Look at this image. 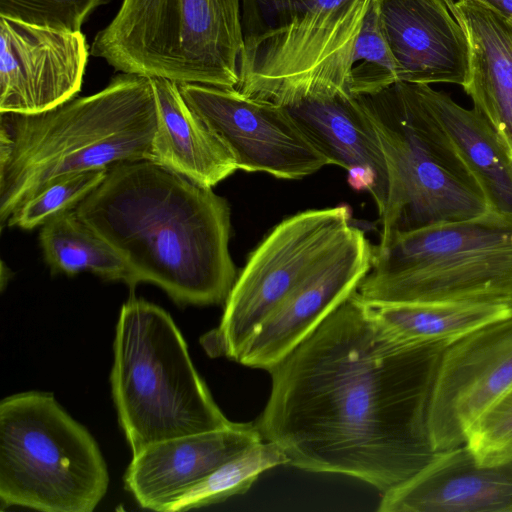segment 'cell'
I'll use <instances>...</instances> for the list:
<instances>
[{"mask_svg":"<svg viewBox=\"0 0 512 512\" xmlns=\"http://www.w3.org/2000/svg\"><path fill=\"white\" fill-rule=\"evenodd\" d=\"M447 346L395 338L355 291L267 370L271 392L255 420L263 440L289 466L397 488L438 453L429 411Z\"/></svg>","mask_w":512,"mask_h":512,"instance_id":"cell-1","label":"cell"},{"mask_svg":"<svg viewBox=\"0 0 512 512\" xmlns=\"http://www.w3.org/2000/svg\"><path fill=\"white\" fill-rule=\"evenodd\" d=\"M75 211L138 283L159 286L179 305L225 303L237 279L231 210L212 188L150 160L122 162Z\"/></svg>","mask_w":512,"mask_h":512,"instance_id":"cell-2","label":"cell"},{"mask_svg":"<svg viewBox=\"0 0 512 512\" xmlns=\"http://www.w3.org/2000/svg\"><path fill=\"white\" fill-rule=\"evenodd\" d=\"M152 78L122 73L101 91L35 113H0V223L64 175L152 160Z\"/></svg>","mask_w":512,"mask_h":512,"instance_id":"cell-3","label":"cell"},{"mask_svg":"<svg viewBox=\"0 0 512 512\" xmlns=\"http://www.w3.org/2000/svg\"><path fill=\"white\" fill-rule=\"evenodd\" d=\"M240 1L244 49L237 90L282 106L352 94L354 49L374 0Z\"/></svg>","mask_w":512,"mask_h":512,"instance_id":"cell-4","label":"cell"},{"mask_svg":"<svg viewBox=\"0 0 512 512\" xmlns=\"http://www.w3.org/2000/svg\"><path fill=\"white\" fill-rule=\"evenodd\" d=\"M113 350L112 395L133 455L158 442L232 423L163 308L131 296L121 307Z\"/></svg>","mask_w":512,"mask_h":512,"instance_id":"cell-5","label":"cell"},{"mask_svg":"<svg viewBox=\"0 0 512 512\" xmlns=\"http://www.w3.org/2000/svg\"><path fill=\"white\" fill-rule=\"evenodd\" d=\"M356 293L367 304L512 307V217L488 211L379 241L372 246L370 270Z\"/></svg>","mask_w":512,"mask_h":512,"instance_id":"cell-6","label":"cell"},{"mask_svg":"<svg viewBox=\"0 0 512 512\" xmlns=\"http://www.w3.org/2000/svg\"><path fill=\"white\" fill-rule=\"evenodd\" d=\"M356 97L377 130L388 168L380 241L490 211L420 84L398 81Z\"/></svg>","mask_w":512,"mask_h":512,"instance_id":"cell-7","label":"cell"},{"mask_svg":"<svg viewBox=\"0 0 512 512\" xmlns=\"http://www.w3.org/2000/svg\"><path fill=\"white\" fill-rule=\"evenodd\" d=\"M243 49L240 0H123L91 54L122 73L236 88Z\"/></svg>","mask_w":512,"mask_h":512,"instance_id":"cell-8","label":"cell"},{"mask_svg":"<svg viewBox=\"0 0 512 512\" xmlns=\"http://www.w3.org/2000/svg\"><path fill=\"white\" fill-rule=\"evenodd\" d=\"M109 475L90 432L52 393L28 391L0 403V500L5 507L91 512Z\"/></svg>","mask_w":512,"mask_h":512,"instance_id":"cell-9","label":"cell"},{"mask_svg":"<svg viewBox=\"0 0 512 512\" xmlns=\"http://www.w3.org/2000/svg\"><path fill=\"white\" fill-rule=\"evenodd\" d=\"M348 206L309 209L276 225L250 254L219 324L200 338L206 354L236 361L260 324L347 239Z\"/></svg>","mask_w":512,"mask_h":512,"instance_id":"cell-10","label":"cell"},{"mask_svg":"<svg viewBox=\"0 0 512 512\" xmlns=\"http://www.w3.org/2000/svg\"><path fill=\"white\" fill-rule=\"evenodd\" d=\"M177 84L188 106L228 149L238 169L301 179L331 165L285 106L249 97L236 88Z\"/></svg>","mask_w":512,"mask_h":512,"instance_id":"cell-11","label":"cell"},{"mask_svg":"<svg viewBox=\"0 0 512 512\" xmlns=\"http://www.w3.org/2000/svg\"><path fill=\"white\" fill-rule=\"evenodd\" d=\"M512 387V316L449 344L432 392L429 429L437 452L466 444L476 420Z\"/></svg>","mask_w":512,"mask_h":512,"instance_id":"cell-12","label":"cell"},{"mask_svg":"<svg viewBox=\"0 0 512 512\" xmlns=\"http://www.w3.org/2000/svg\"><path fill=\"white\" fill-rule=\"evenodd\" d=\"M88 56L81 31L0 17V113L35 114L75 98Z\"/></svg>","mask_w":512,"mask_h":512,"instance_id":"cell-13","label":"cell"},{"mask_svg":"<svg viewBox=\"0 0 512 512\" xmlns=\"http://www.w3.org/2000/svg\"><path fill=\"white\" fill-rule=\"evenodd\" d=\"M371 257L372 245L353 226L344 243L260 324L236 362L268 370L282 360L357 290Z\"/></svg>","mask_w":512,"mask_h":512,"instance_id":"cell-14","label":"cell"},{"mask_svg":"<svg viewBox=\"0 0 512 512\" xmlns=\"http://www.w3.org/2000/svg\"><path fill=\"white\" fill-rule=\"evenodd\" d=\"M398 81L463 86L470 46L453 0H377Z\"/></svg>","mask_w":512,"mask_h":512,"instance_id":"cell-15","label":"cell"},{"mask_svg":"<svg viewBox=\"0 0 512 512\" xmlns=\"http://www.w3.org/2000/svg\"><path fill=\"white\" fill-rule=\"evenodd\" d=\"M261 441L253 421L155 443L133 455L124 476L125 487L141 507L172 512L217 468Z\"/></svg>","mask_w":512,"mask_h":512,"instance_id":"cell-16","label":"cell"},{"mask_svg":"<svg viewBox=\"0 0 512 512\" xmlns=\"http://www.w3.org/2000/svg\"><path fill=\"white\" fill-rule=\"evenodd\" d=\"M379 512H512V461L477 463L466 444L440 451L402 485L382 493Z\"/></svg>","mask_w":512,"mask_h":512,"instance_id":"cell-17","label":"cell"},{"mask_svg":"<svg viewBox=\"0 0 512 512\" xmlns=\"http://www.w3.org/2000/svg\"><path fill=\"white\" fill-rule=\"evenodd\" d=\"M285 107L330 163L347 171L349 184L371 195L381 217L388 200V168L377 130L357 97H311Z\"/></svg>","mask_w":512,"mask_h":512,"instance_id":"cell-18","label":"cell"},{"mask_svg":"<svg viewBox=\"0 0 512 512\" xmlns=\"http://www.w3.org/2000/svg\"><path fill=\"white\" fill-rule=\"evenodd\" d=\"M470 46L464 91L512 150V21L475 0L454 2Z\"/></svg>","mask_w":512,"mask_h":512,"instance_id":"cell-19","label":"cell"},{"mask_svg":"<svg viewBox=\"0 0 512 512\" xmlns=\"http://www.w3.org/2000/svg\"><path fill=\"white\" fill-rule=\"evenodd\" d=\"M152 81L157 128L151 161L207 188L238 170L228 149L188 106L178 84L163 78Z\"/></svg>","mask_w":512,"mask_h":512,"instance_id":"cell-20","label":"cell"},{"mask_svg":"<svg viewBox=\"0 0 512 512\" xmlns=\"http://www.w3.org/2000/svg\"><path fill=\"white\" fill-rule=\"evenodd\" d=\"M430 108L479 184L489 210L512 217V150L475 108L465 109L441 91L420 84Z\"/></svg>","mask_w":512,"mask_h":512,"instance_id":"cell-21","label":"cell"},{"mask_svg":"<svg viewBox=\"0 0 512 512\" xmlns=\"http://www.w3.org/2000/svg\"><path fill=\"white\" fill-rule=\"evenodd\" d=\"M367 305L373 317L387 332L411 344L449 345L480 327L512 316L511 306L489 303L410 302Z\"/></svg>","mask_w":512,"mask_h":512,"instance_id":"cell-22","label":"cell"},{"mask_svg":"<svg viewBox=\"0 0 512 512\" xmlns=\"http://www.w3.org/2000/svg\"><path fill=\"white\" fill-rule=\"evenodd\" d=\"M43 256L52 273L73 276L91 272L130 288L137 278L119 253L77 215L75 209L57 214L39 232Z\"/></svg>","mask_w":512,"mask_h":512,"instance_id":"cell-23","label":"cell"},{"mask_svg":"<svg viewBox=\"0 0 512 512\" xmlns=\"http://www.w3.org/2000/svg\"><path fill=\"white\" fill-rule=\"evenodd\" d=\"M288 458L274 442L261 441L217 468L190 490L172 512L220 503L247 492L265 471L288 465Z\"/></svg>","mask_w":512,"mask_h":512,"instance_id":"cell-24","label":"cell"},{"mask_svg":"<svg viewBox=\"0 0 512 512\" xmlns=\"http://www.w3.org/2000/svg\"><path fill=\"white\" fill-rule=\"evenodd\" d=\"M107 171L108 168L93 169L53 180L20 205L5 226L31 230L57 214L74 210L103 182Z\"/></svg>","mask_w":512,"mask_h":512,"instance_id":"cell-25","label":"cell"},{"mask_svg":"<svg viewBox=\"0 0 512 512\" xmlns=\"http://www.w3.org/2000/svg\"><path fill=\"white\" fill-rule=\"evenodd\" d=\"M398 82L397 66L374 0L356 41L350 79L354 96L377 93Z\"/></svg>","mask_w":512,"mask_h":512,"instance_id":"cell-26","label":"cell"},{"mask_svg":"<svg viewBox=\"0 0 512 512\" xmlns=\"http://www.w3.org/2000/svg\"><path fill=\"white\" fill-rule=\"evenodd\" d=\"M466 446L481 465L512 461V387L476 420Z\"/></svg>","mask_w":512,"mask_h":512,"instance_id":"cell-27","label":"cell"},{"mask_svg":"<svg viewBox=\"0 0 512 512\" xmlns=\"http://www.w3.org/2000/svg\"><path fill=\"white\" fill-rule=\"evenodd\" d=\"M109 0H0V17L79 32L86 18Z\"/></svg>","mask_w":512,"mask_h":512,"instance_id":"cell-28","label":"cell"},{"mask_svg":"<svg viewBox=\"0 0 512 512\" xmlns=\"http://www.w3.org/2000/svg\"><path fill=\"white\" fill-rule=\"evenodd\" d=\"M512 21V0H475Z\"/></svg>","mask_w":512,"mask_h":512,"instance_id":"cell-29","label":"cell"}]
</instances>
